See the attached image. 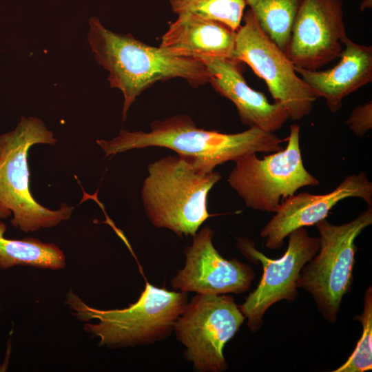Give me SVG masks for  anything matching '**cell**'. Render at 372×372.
<instances>
[{
    "label": "cell",
    "mask_w": 372,
    "mask_h": 372,
    "mask_svg": "<svg viewBox=\"0 0 372 372\" xmlns=\"http://www.w3.org/2000/svg\"><path fill=\"white\" fill-rule=\"evenodd\" d=\"M214 231L204 227L185 249V263L171 280L182 292L207 295L242 293L248 291L255 278L252 267L236 258H223L214 246Z\"/></svg>",
    "instance_id": "12"
},
{
    "label": "cell",
    "mask_w": 372,
    "mask_h": 372,
    "mask_svg": "<svg viewBox=\"0 0 372 372\" xmlns=\"http://www.w3.org/2000/svg\"><path fill=\"white\" fill-rule=\"evenodd\" d=\"M346 123L355 135L363 136L366 134L372 128V102L356 106Z\"/></svg>",
    "instance_id": "21"
},
{
    "label": "cell",
    "mask_w": 372,
    "mask_h": 372,
    "mask_svg": "<svg viewBox=\"0 0 372 372\" xmlns=\"http://www.w3.org/2000/svg\"><path fill=\"white\" fill-rule=\"evenodd\" d=\"M362 327V335L347 360L333 372H364L372 369V287L363 298V309L357 316Z\"/></svg>",
    "instance_id": "20"
},
{
    "label": "cell",
    "mask_w": 372,
    "mask_h": 372,
    "mask_svg": "<svg viewBox=\"0 0 372 372\" xmlns=\"http://www.w3.org/2000/svg\"><path fill=\"white\" fill-rule=\"evenodd\" d=\"M235 58L265 82L274 102L287 109L291 119L300 121L311 113L317 96L298 75L285 52L262 30L249 9L236 32Z\"/></svg>",
    "instance_id": "9"
},
{
    "label": "cell",
    "mask_w": 372,
    "mask_h": 372,
    "mask_svg": "<svg viewBox=\"0 0 372 372\" xmlns=\"http://www.w3.org/2000/svg\"><path fill=\"white\" fill-rule=\"evenodd\" d=\"M236 32L216 21L194 14L178 15L161 37L167 54L202 60L234 59Z\"/></svg>",
    "instance_id": "16"
},
{
    "label": "cell",
    "mask_w": 372,
    "mask_h": 372,
    "mask_svg": "<svg viewBox=\"0 0 372 372\" xmlns=\"http://www.w3.org/2000/svg\"><path fill=\"white\" fill-rule=\"evenodd\" d=\"M245 319L232 296L196 293L187 302L173 331L195 371L222 372L227 369L223 349Z\"/></svg>",
    "instance_id": "8"
},
{
    "label": "cell",
    "mask_w": 372,
    "mask_h": 372,
    "mask_svg": "<svg viewBox=\"0 0 372 372\" xmlns=\"http://www.w3.org/2000/svg\"><path fill=\"white\" fill-rule=\"evenodd\" d=\"M209 83L221 96L231 101L242 124L275 133L290 118L281 104L271 103L262 92L247 83L240 62L234 59H205Z\"/></svg>",
    "instance_id": "14"
},
{
    "label": "cell",
    "mask_w": 372,
    "mask_h": 372,
    "mask_svg": "<svg viewBox=\"0 0 372 372\" xmlns=\"http://www.w3.org/2000/svg\"><path fill=\"white\" fill-rule=\"evenodd\" d=\"M66 303L79 320H97L85 324V331L97 337L101 345L116 348L152 344L169 336L187 304V295L146 282L138 299L125 309L93 308L71 290Z\"/></svg>",
    "instance_id": "4"
},
{
    "label": "cell",
    "mask_w": 372,
    "mask_h": 372,
    "mask_svg": "<svg viewBox=\"0 0 372 372\" xmlns=\"http://www.w3.org/2000/svg\"><path fill=\"white\" fill-rule=\"evenodd\" d=\"M89 26L87 39L94 59L108 72L110 87L123 94V121L137 97L157 82L179 78L192 87L209 83L207 67L200 60L174 56L130 34L114 32L96 17L90 19Z\"/></svg>",
    "instance_id": "2"
},
{
    "label": "cell",
    "mask_w": 372,
    "mask_h": 372,
    "mask_svg": "<svg viewBox=\"0 0 372 372\" xmlns=\"http://www.w3.org/2000/svg\"><path fill=\"white\" fill-rule=\"evenodd\" d=\"M6 225L0 221V268L30 266L59 270L65 266L63 251L52 243L37 239H8L5 237Z\"/></svg>",
    "instance_id": "17"
},
{
    "label": "cell",
    "mask_w": 372,
    "mask_h": 372,
    "mask_svg": "<svg viewBox=\"0 0 372 372\" xmlns=\"http://www.w3.org/2000/svg\"><path fill=\"white\" fill-rule=\"evenodd\" d=\"M288 237L287 249L277 259L268 258L249 238H238L237 247L242 254L262 267L257 287L239 305L251 332L261 328L263 316L273 304L280 300L293 302L297 298L300 271L319 250V238L310 236L305 227L293 230Z\"/></svg>",
    "instance_id": "10"
},
{
    "label": "cell",
    "mask_w": 372,
    "mask_h": 372,
    "mask_svg": "<svg viewBox=\"0 0 372 372\" xmlns=\"http://www.w3.org/2000/svg\"><path fill=\"white\" fill-rule=\"evenodd\" d=\"M300 127L292 124L285 148L260 158L256 153L234 161L227 183L254 210L275 212L302 187L320 181L305 168L300 147Z\"/></svg>",
    "instance_id": "7"
},
{
    "label": "cell",
    "mask_w": 372,
    "mask_h": 372,
    "mask_svg": "<svg viewBox=\"0 0 372 372\" xmlns=\"http://www.w3.org/2000/svg\"><path fill=\"white\" fill-rule=\"evenodd\" d=\"M358 198L372 206V183L364 172L347 176L333 191L324 194L301 192L284 200L275 215L260 231L265 246L278 249L293 230L316 225L327 218L330 211L341 200Z\"/></svg>",
    "instance_id": "13"
},
{
    "label": "cell",
    "mask_w": 372,
    "mask_h": 372,
    "mask_svg": "<svg viewBox=\"0 0 372 372\" xmlns=\"http://www.w3.org/2000/svg\"><path fill=\"white\" fill-rule=\"evenodd\" d=\"M177 16L194 14L220 22L236 31L241 25L245 0H169Z\"/></svg>",
    "instance_id": "19"
},
{
    "label": "cell",
    "mask_w": 372,
    "mask_h": 372,
    "mask_svg": "<svg viewBox=\"0 0 372 372\" xmlns=\"http://www.w3.org/2000/svg\"><path fill=\"white\" fill-rule=\"evenodd\" d=\"M346 36L342 0H302L285 54L295 68L319 70L339 58Z\"/></svg>",
    "instance_id": "11"
},
{
    "label": "cell",
    "mask_w": 372,
    "mask_h": 372,
    "mask_svg": "<svg viewBox=\"0 0 372 372\" xmlns=\"http://www.w3.org/2000/svg\"><path fill=\"white\" fill-rule=\"evenodd\" d=\"M372 224V206L353 220L340 225L318 222L320 247L302 268L298 288L309 293L324 319L333 323L345 295L353 284L356 238Z\"/></svg>",
    "instance_id": "6"
},
{
    "label": "cell",
    "mask_w": 372,
    "mask_h": 372,
    "mask_svg": "<svg viewBox=\"0 0 372 372\" xmlns=\"http://www.w3.org/2000/svg\"><path fill=\"white\" fill-rule=\"evenodd\" d=\"M302 0H245L262 30L285 52Z\"/></svg>",
    "instance_id": "18"
},
{
    "label": "cell",
    "mask_w": 372,
    "mask_h": 372,
    "mask_svg": "<svg viewBox=\"0 0 372 372\" xmlns=\"http://www.w3.org/2000/svg\"><path fill=\"white\" fill-rule=\"evenodd\" d=\"M339 62L326 70H307L295 68L296 72L317 98H323L329 110L337 113L343 100L372 81V47L357 43L346 36Z\"/></svg>",
    "instance_id": "15"
},
{
    "label": "cell",
    "mask_w": 372,
    "mask_h": 372,
    "mask_svg": "<svg viewBox=\"0 0 372 372\" xmlns=\"http://www.w3.org/2000/svg\"><path fill=\"white\" fill-rule=\"evenodd\" d=\"M221 178L218 172L197 171L178 155L159 158L149 164L142 185L145 213L154 227L193 237L211 216L208 195Z\"/></svg>",
    "instance_id": "3"
},
{
    "label": "cell",
    "mask_w": 372,
    "mask_h": 372,
    "mask_svg": "<svg viewBox=\"0 0 372 372\" xmlns=\"http://www.w3.org/2000/svg\"><path fill=\"white\" fill-rule=\"evenodd\" d=\"M56 143L52 132L32 116H21L14 130L0 135V218L12 215V225L22 231L54 227L68 220L74 210L65 203L56 210L42 206L29 187V149L36 144Z\"/></svg>",
    "instance_id": "5"
},
{
    "label": "cell",
    "mask_w": 372,
    "mask_h": 372,
    "mask_svg": "<svg viewBox=\"0 0 372 372\" xmlns=\"http://www.w3.org/2000/svg\"><path fill=\"white\" fill-rule=\"evenodd\" d=\"M283 141L275 133L258 127L234 134L199 128L190 116L178 114L154 121L148 132L121 130L114 138L97 140L96 143L105 156L134 149L168 148L197 171L206 174L219 165L249 154L278 152L283 149Z\"/></svg>",
    "instance_id": "1"
}]
</instances>
